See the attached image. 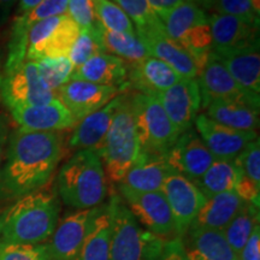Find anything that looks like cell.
Masks as SVG:
<instances>
[{"label": "cell", "instance_id": "41", "mask_svg": "<svg viewBox=\"0 0 260 260\" xmlns=\"http://www.w3.org/2000/svg\"><path fill=\"white\" fill-rule=\"evenodd\" d=\"M151 260H188L182 239L175 237L162 243L161 248L157 254L152 256Z\"/></svg>", "mask_w": 260, "mask_h": 260}, {"label": "cell", "instance_id": "32", "mask_svg": "<svg viewBox=\"0 0 260 260\" xmlns=\"http://www.w3.org/2000/svg\"><path fill=\"white\" fill-rule=\"evenodd\" d=\"M256 225H259V206L245 203L232 222L222 230L226 242L237 256Z\"/></svg>", "mask_w": 260, "mask_h": 260}, {"label": "cell", "instance_id": "7", "mask_svg": "<svg viewBox=\"0 0 260 260\" xmlns=\"http://www.w3.org/2000/svg\"><path fill=\"white\" fill-rule=\"evenodd\" d=\"M107 212L111 222L110 260H146L153 234L140 230L138 220L118 195L112 197Z\"/></svg>", "mask_w": 260, "mask_h": 260}, {"label": "cell", "instance_id": "34", "mask_svg": "<svg viewBox=\"0 0 260 260\" xmlns=\"http://www.w3.org/2000/svg\"><path fill=\"white\" fill-rule=\"evenodd\" d=\"M38 71L44 83L53 92L71 80L75 67L68 57L44 58L37 61Z\"/></svg>", "mask_w": 260, "mask_h": 260}, {"label": "cell", "instance_id": "16", "mask_svg": "<svg viewBox=\"0 0 260 260\" xmlns=\"http://www.w3.org/2000/svg\"><path fill=\"white\" fill-rule=\"evenodd\" d=\"M155 96L180 134L193 128L201 106L200 88L197 79L183 77Z\"/></svg>", "mask_w": 260, "mask_h": 260}, {"label": "cell", "instance_id": "25", "mask_svg": "<svg viewBox=\"0 0 260 260\" xmlns=\"http://www.w3.org/2000/svg\"><path fill=\"white\" fill-rule=\"evenodd\" d=\"M128 79L129 83H126V87L132 86L138 90V93L155 96L170 88L183 77L164 61L149 56L141 63L133 65Z\"/></svg>", "mask_w": 260, "mask_h": 260}, {"label": "cell", "instance_id": "22", "mask_svg": "<svg viewBox=\"0 0 260 260\" xmlns=\"http://www.w3.org/2000/svg\"><path fill=\"white\" fill-rule=\"evenodd\" d=\"M123 95L124 94L117 95L102 109L81 119L68 141L69 147L77 151L87 148L96 149L99 147L121 105Z\"/></svg>", "mask_w": 260, "mask_h": 260}, {"label": "cell", "instance_id": "14", "mask_svg": "<svg viewBox=\"0 0 260 260\" xmlns=\"http://www.w3.org/2000/svg\"><path fill=\"white\" fill-rule=\"evenodd\" d=\"M164 157L175 174L191 182L203 176L216 160L193 128L182 133Z\"/></svg>", "mask_w": 260, "mask_h": 260}, {"label": "cell", "instance_id": "39", "mask_svg": "<svg viewBox=\"0 0 260 260\" xmlns=\"http://www.w3.org/2000/svg\"><path fill=\"white\" fill-rule=\"evenodd\" d=\"M234 160L241 170L242 176L260 184V142L258 139L249 142Z\"/></svg>", "mask_w": 260, "mask_h": 260}, {"label": "cell", "instance_id": "44", "mask_svg": "<svg viewBox=\"0 0 260 260\" xmlns=\"http://www.w3.org/2000/svg\"><path fill=\"white\" fill-rule=\"evenodd\" d=\"M184 2H188V0H148L152 10H153L158 17L160 18V21H162V18H164L171 10H174L176 6Z\"/></svg>", "mask_w": 260, "mask_h": 260}, {"label": "cell", "instance_id": "6", "mask_svg": "<svg viewBox=\"0 0 260 260\" xmlns=\"http://www.w3.org/2000/svg\"><path fill=\"white\" fill-rule=\"evenodd\" d=\"M140 152L165 154L181 134L154 95L135 93L130 96Z\"/></svg>", "mask_w": 260, "mask_h": 260}, {"label": "cell", "instance_id": "35", "mask_svg": "<svg viewBox=\"0 0 260 260\" xmlns=\"http://www.w3.org/2000/svg\"><path fill=\"white\" fill-rule=\"evenodd\" d=\"M98 22L105 29L112 31L136 34L134 24L125 12L110 0H93Z\"/></svg>", "mask_w": 260, "mask_h": 260}, {"label": "cell", "instance_id": "9", "mask_svg": "<svg viewBox=\"0 0 260 260\" xmlns=\"http://www.w3.org/2000/svg\"><path fill=\"white\" fill-rule=\"evenodd\" d=\"M0 98L11 110L18 106L46 105L57 96L41 80L37 61L25 60L0 75Z\"/></svg>", "mask_w": 260, "mask_h": 260}, {"label": "cell", "instance_id": "33", "mask_svg": "<svg viewBox=\"0 0 260 260\" xmlns=\"http://www.w3.org/2000/svg\"><path fill=\"white\" fill-rule=\"evenodd\" d=\"M98 24L89 29H81L79 38L76 39L69 54H68V58L75 68L86 63L87 60L96 56V54H102L106 52L102 37H100L99 29H98Z\"/></svg>", "mask_w": 260, "mask_h": 260}, {"label": "cell", "instance_id": "1", "mask_svg": "<svg viewBox=\"0 0 260 260\" xmlns=\"http://www.w3.org/2000/svg\"><path fill=\"white\" fill-rule=\"evenodd\" d=\"M63 147L58 133L31 132L18 128L9 138L0 187L5 194L21 198L50 182Z\"/></svg>", "mask_w": 260, "mask_h": 260}, {"label": "cell", "instance_id": "12", "mask_svg": "<svg viewBox=\"0 0 260 260\" xmlns=\"http://www.w3.org/2000/svg\"><path fill=\"white\" fill-rule=\"evenodd\" d=\"M161 193L170 206L176 237L182 239L203 207L206 198L193 182L175 172L167 177L161 187Z\"/></svg>", "mask_w": 260, "mask_h": 260}, {"label": "cell", "instance_id": "37", "mask_svg": "<svg viewBox=\"0 0 260 260\" xmlns=\"http://www.w3.org/2000/svg\"><path fill=\"white\" fill-rule=\"evenodd\" d=\"M212 10L219 15H229L259 24L260 0H216Z\"/></svg>", "mask_w": 260, "mask_h": 260}, {"label": "cell", "instance_id": "10", "mask_svg": "<svg viewBox=\"0 0 260 260\" xmlns=\"http://www.w3.org/2000/svg\"><path fill=\"white\" fill-rule=\"evenodd\" d=\"M197 80L199 83L203 109H206L207 105L213 100H222V102L242 104L259 110V94L242 88L212 53H210L209 60L200 70Z\"/></svg>", "mask_w": 260, "mask_h": 260}, {"label": "cell", "instance_id": "43", "mask_svg": "<svg viewBox=\"0 0 260 260\" xmlns=\"http://www.w3.org/2000/svg\"><path fill=\"white\" fill-rule=\"evenodd\" d=\"M239 260H260V228L256 225L239 254Z\"/></svg>", "mask_w": 260, "mask_h": 260}, {"label": "cell", "instance_id": "48", "mask_svg": "<svg viewBox=\"0 0 260 260\" xmlns=\"http://www.w3.org/2000/svg\"><path fill=\"white\" fill-rule=\"evenodd\" d=\"M190 2H193L195 5H198L203 10H212L216 0H190Z\"/></svg>", "mask_w": 260, "mask_h": 260}, {"label": "cell", "instance_id": "36", "mask_svg": "<svg viewBox=\"0 0 260 260\" xmlns=\"http://www.w3.org/2000/svg\"><path fill=\"white\" fill-rule=\"evenodd\" d=\"M130 21L138 28V32L162 25V22L152 10L148 0H115Z\"/></svg>", "mask_w": 260, "mask_h": 260}, {"label": "cell", "instance_id": "27", "mask_svg": "<svg viewBox=\"0 0 260 260\" xmlns=\"http://www.w3.org/2000/svg\"><path fill=\"white\" fill-rule=\"evenodd\" d=\"M243 204L245 201L235 191H226L207 198L189 229L223 230L241 210Z\"/></svg>", "mask_w": 260, "mask_h": 260}, {"label": "cell", "instance_id": "29", "mask_svg": "<svg viewBox=\"0 0 260 260\" xmlns=\"http://www.w3.org/2000/svg\"><path fill=\"white\" fill-rule=\"evenodd\" d=\"M207 117L220 124L239 130L256 132L259 128V110L242 104L213 100L207 105Z\"/></svg>", "mask_w": 260, "mask_h": 260}, {"label": "cell", "instance_id": "47", "mask_svg": "<svg viewBox=\"0 0 260 260\" xmlns=\"http://www.w3.org/2000/svg\"><path fill=\"white\" fill-rule=\"evenodd\" d=\"M42 0H19V5H18L19 15L30 11L31 9H34L35 6L40 4Z\"/></svg>", "mask_w": 260, "mask_h": 260}, {"label": "cell", "instance_id": "11", "mask_svg": "<svg viewBox=\"0 0 260 260\" xmlns=\"http://www.w3.org/2000/svg\"><path fill=\"white\" fill-rule=\"evenodd\" d=\"M119 191L130 212L148 233L159 237L175 234L170 206L161 190L141 193L119 187Z\"/></svg>", "mask_w": 260, "mask_h": 260}, {"label": "cell", "instance_id": "40", "mask_svg": "<svg viewBox=\"0 0 260 260\" xmlns=\"http://www.w3.org/2000/svg\"><path fill=\"white\" fill-rule=\"evenodd\" d=\"M68 15L80 29H89L99 23L93 0H68Z\"/></svg>", "mask_w": 260, "mask_h": 260}, {"label": "cell", "instance_id": "42", "mask_svg": "<svg viewBox=\"0 0 260 260\" xmlns=\"http://www.w3.org/2000/svg\"><path fill=\"white\" fill-rule=\"evenodd\" d=\"M235 193L239 195L245 203H249L259 206L260 184H256L245 176H241L235 187Z\"/></svg>", "mask_w": 260, "mask_h": 260}, {"label": "cell", "instance_id": "2", "mask_svg": "<svg viewBox=\"0 0 260 260\" xmlns=\"http://www.w3.org/2000/svg\"><path fill=\"white\" fill-rule=\"evenodd\" d=\"M59 218V201L50 188L21 197L0 219V242L40 245L52 236Z\"/></svg>", "mask_w": 260, "mask_h": 260}, {"label": "cell", "instance_id": "3", "mask_svg": "<svg viewBox=\"0 0 260 260\" xmlns=\"http://www.w3.org/2000/svg\"><path fill=\"white\" fill-rule=\"evenodd\" d=\"M57 180L60 198L74 209H93L105 199V171L94 148L77 151L61 167Z\"/></svg>", "mask_w": 260, "mask_h": 260}, {"label": "cell", "instance_id": "23", "mask_svg": "<svg viewBox=\"0 0 260 260\" xmlns=\"http://www.w3.org/2000/svg\"><path fill=\"white\" fill-rule=\"evenodd\" d=\"M171 174H174V171L165 160L164 154L140 152L138 160L119 183V187L141 193L159 191Z\"/></svg>", "mask_w": 260, "mask_h": 260}, {"label": "cell", "instance_id": "19", "mask_svg": "<svg viewBox=\"0 0 260 260\" xmlns=\"http://www.w3.org/2000/svg\"><path fill=\"white\" fill-rule=\"evenodd\" d=\"M10 111L19 128L31 132L56 133L76 124V119L57 98L46 105L18 106Z\"/></svg>", "mask_w": 260, "mask_h": 260}, {"label": "cell", "instance_id": "15", "mask_svg": "<svg viewBox=\"0 0 260 260\" xmlns=\"http://www.w3.org/2000/svg\"><path fill=\"white\" fill-rule=\"evenodd\" d=\"M194 124L200 139L217 160H234L249 142L258 139L256 132L229 128L206 115H198Z\"/></svg>", "mask_w": 260, "mask_h": 260}, {"label": "cell", "instance_id": "8", "mask_svg": "<svg viewBox=\"0 0 260 260\" xmlns=\"http://www.w3.org/2000/svg\"><path fill=\"white\" fill-rule=\"evenodd\" d=\"M80 31L68 14L42 19L28 32L25 60L68 57Z\"/></svg>", "mask_w": 260, "mask_h": 260}, {"label": "cell", "instance_id": "31", "mask_svg": "<svg viewBox=\"0 0 260 260\" xmlns=\"http://www.w3.org/2000/svg\"><path fill=\"white\" fill-rule=\"evenodd\" d=\"M98 29L105 50L116 54V57L121 58L122 60L128 61L132 67L149 57L145 45L136 34L109 30L100 23L98 24Z\"/></svg>", "mask_w": 260, "mask_h": 260}, {"label": "cell", "instance_id": "13", "mask_svg": "<svg viewBox=\"0 0 260 260\" xmlns=\"http://www.w3.org/2000/svg\"><path fill=\"white\" fill-rule=\"evenodd\" d=\"M103 206L77 210L57 224L48 243L51 260H77L95 217Z\"/></svg>", "mask_w": 260, "mask_h": 260}, {"label": "cell", "instance_id": "17", "mask_svg": "<svg viewBox=\"0 0 260 260\" xmlns=\"http://www.w3.org/2000/svg\"><path fill=\"white\" fill-rule=\"evenodd\" d=\"M119 92L113 87L70 80L57 89L56 96L77 122L102 109Z\"/></svg>", "mask_w": 260, "mask_h": 260}, {"label": "cell", "instance_id": "38", "mask_svg": "<svg viewBox=\"0 0 260 260\" xmlns=\"http://www.w3.org/2000/svg\"><path fill=\"white\" fill-rule=\"evenodd\" d=\"M0 260H51L47 245H10L0 242Z\"/></svg>", "mask_w": 260, "mask_h": 260}, {"label": "cell", "instance_id": "18", "mask_svg": "<svg viewBox=\"0 0 260 260\" xmlns=\"http://www.w3.org/2000/svg\"><path fill=\"white\" fill-rule=\"evenodd\" d=\"M151 57L164 61L186 79H197L199 70L189 54L165 31L164 24L136 34Z\"/></svg>", "mask_w": 260, "mask_h": 260}, {"label": "cell", "instance_id": "20", "mask_svg": "<svg viewBox=\"0 0 260 260\" xmlns=\"http://www.w3.org/2000/svg\"><path fill=\"white\" fill-rule=\"evenodd\" d=\"M210 19L212 50H236L259 45V24L229 15L213 14Z\"/></svg>", "mask_w": 260, "mask_h": 260}, {"label": "cell", "instance_id": "28", "mask_svg": "<svg viewBox=\"0 0 260 260\" xmlns=\"http://www.w3.org/2000/svg\"><path fill=\"white\" fill-rule=\"evenodd\" d=\"M241 176V170L237 167L235 160L216 159L203 176L195 180L193 183L207 199L213 195L235 190L237 182Z\"/></svg>", "mask_w": 260, "mask_h": 260}, {"label": "cell", "instance_id": "26", "mask_svg": "<svg viewBox=\"0 0 260 260\" xmlns=\"http://www.w3.org/2000/svg\"><path fill=\"white\" fill-rule=\"evenodd\" d=\"M182 243L188 260H239L222 230L189 229Z\"/></svg>", "mask_w": 260, "mask_h": 260}, {"label": "cell", "instance_id": "4", "mask_svg": "<svg viewBox=\"0 0 260 260\" xmlns=\"http://www.w3.org/2000/svg\"><path fill=\"white\" fill-rule=\"evenodd\" d=\"M95 151L105 167L107 177L112 182L121 183L140 155V145L136 135L132 104L128 94L113 117L105 138Z\"/></svg>", "mask_w": 260, "mask_h": 260}, {"label": "cell", "instance_id": "45", "mask_svg": "<svg viewBox=\"0 0 260 260\" xmlns=\"http://www.w3.org/2000/svg\"><path fill=\"white\" fill-rule=\"evenodd\" d=\"M9 136V122L4 115H0V164L3 160V154H4L5 144L8 141Z\"/></svg>", "mask_w": 260, "mask_h": 260}, {"label": "cell", "instance_id": "30", "mask_svg": "<svg viewBox=\"0 0 260 260\" xmlns=\"http://www.w3.org/2000/svg\"><path fill=\"white\" fill-rule=\"evenodd\" d=\"M110 243L111 222L106 205L94 219L77 260H110Z\"/></svg>", "mask_w": 260, "mask_h": 260}, {"label": "cell", "instance_id": "21", "mask_svg": "<svg viewBox=\"0 0 260 260\" xmlns=\"http://www.w3.org/2000/svg\"><path fill=\"white\" fill-rule=\"evenodd\" d=\"M211 53L225 67L242 88L260 95L259 45L236 50L214 48Z\"/></svg>", "mask_w": 260, "mask_h": 260}, {"label": "cell", "instance_id": "24", "mask_svg": "<svg viewBox=\"0 0 260 260\" xmlns=\"http://www.w3.org/2000/svg\"><path fill=\"white\" fill-rule=\"evenodd\" d=\"M71 80L86 81L122 90L123 87H126L128 69L125 61L121 58L102 53L77 67L71 75Z\"/></svg>", "mask_w": 260, "mask_h": 260}, {"label": "cell", "instance_id": "5", "mask_svg": "<svg viewBox=\"0 0 260 260\" xmlns=\"http://www.w3.org/2000/svg\"><path fill=\"white\" fill-rule=\"evenodd\" d=\"M161 22L167 34L189 54L200 73L212 51L210 19L205 10L188 0L171 10Z\"/></svg>", "mask_w": 260, "mask_h": 260}, {"label": "cell", "instance_id": "46", "mask_svg": "<svg viewBox=\"0 0 260 260\" xmlns=\"http://www.w3.org/2000/svg\"><path fill=\"white\" fill-rule=\"evenodd\" d=\"M15 3L16 0H0V21H4L8 18Z\"/></svg>", "mask_w": 260, "mask_h": 260}]
</instances>
